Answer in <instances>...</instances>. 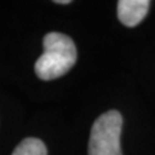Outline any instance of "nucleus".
Instances as JSON below:
<instances>
[{"mask_svg": "<svg viewBox=\"0 0 155 155\" xmlns=\"http://www.w3.org/2000/svg\"><path fill=\"white\" fill-rule=\"evenodd\" d=\"M54 3H57V4H70L71 2L70 0H57V2H54Z\"/></svg>", "mask_w": 155, "mask_h": 155, "instance_id": "obj_5", "label": "nucleus"}, {"mask_svg": "<svg viewBox=\"0 0 155 155\" xmlns=\"http://www.w3.org/2000/svg\"><path fill=\"white\" fill-rule=\"evenodd\" d=\"M44 52L35 62V74L41 80H53L67 74L76 62L74 41L65 34L49 32L43 39Z\"/></svg>", "mask_w": 155, "mask_h": 155, "instance_id": "obj_1", "label": "nucleus"}, {"mask_svg": "<svg viewBox=\"0 0 155 155\" xmlns=\"http://www.w3.org/2000/svg\"><path fill=\"white\" fill-rule=\"evenodd\" d=\"M123 118L119 111L111 110L96 119L92 125L88 155H123L120 134Z\"/></svg>", "mask_w": 155, "mask_h": 155, "instance_id": "obj_2", "label": "nucleus"}, {"mask_svg": "<svg viewBox=\"0 0 155 155\" xmlns=\"http://www.w3.org/2000/svg\"><path fill=\"white\" fill-rule=\"evenodd\" d=\"M12 155H48V150L41 140L28 137L17 145Z\"/></svg>", "mask_w": 155, "mask_h": 155, "instance_id": "obj_4", "label": "nucleus"}, {"mask_svg": "<svg viewBox=\"0 0 155 155\" xmlns=\"http://www.w3.org/2000/svg\"><path fill=\"white\" fill-rule=\"evenodd\" d=\"M149 0H120L118 2V17L128 27L137 26L149 12Z\"/></svg>", "mask_w": 155, "mask_h": 155, "instance_id": "obj_3", "label": "nucleus"}]
</instances>
